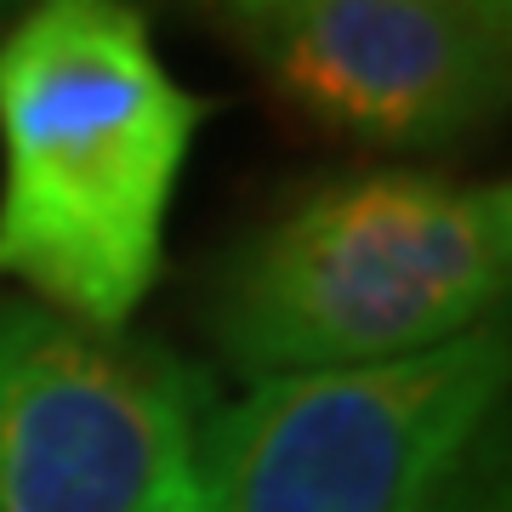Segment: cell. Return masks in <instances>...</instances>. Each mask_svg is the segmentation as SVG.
<instances>
[{
  "instance_id": "7a4b0ae2",
  "label": "cell",
  "mask_w": 512,
  "mask_h": 512,
  "mask_svg": "<svg viewBox=\"0 0 512 512\" xmlns=\"http://www.w3.org/2000/svg\"><path fill=\"white\" fill-rule=\"evenodd\" d=\"M507 274V183L376 165L308 188L228 251L211 342L245 387L399 365L490 325Z\"/></svg>"
},
{
  "instance_id": "3957f363",
  "label": "cell",
  "mask_w": 512,
  "mask_h": 512,
  "mask_svg": "<svg viewBox=\"0 0 512 512\" xmlns=\"http://www.w3.org/2000/svg\"><path fill=\"white\" fill-rule=\"evenodd\" d=\"M501 393L507 336L484 325L399 365L245 387L205 410L194 467L217 512H444Z\"/></svg>"
},
{
  "instance_id": "ba28073f",
  "label": "cell",
  "mask_w": 512,
  "mask_h": 512,
  "mask_svg": "<svg viewBox=\"0 0 512 512\" xmlns=\"http://www.w3.org/2000/svg\"><path fill=\"white\" fill-rule=\"evenodd\" d=\"M200 6H211V12H222L228 23H239V18H251V12H262V6H274V0H200ZM461 6H473V12H484L490 23H501V29H507L512 0H461Z\"/></svg>"
},
{
  "instance_id": "6da1fadb",
  "label": "cell",
  "mask_w": 512,
  "mask_h": 512,
  "mask_svg": "<svg viewBox=\"0 0 512 512\" xmlns=\"http://www.w3.org/2000/svg\"><path fill=\"white\" fill-rule=\"evenodd\" d=\"M211 97L160 63L131 0H23L0 29V285L126 330Z\"/></svg>"
},
{
  "instance_id": "8992f818",
  "label": "cell",
  "mask_w": 512,
  "mask_h": 512,
  "mask_svg": "<svg viewBox=\"0 0 512 512\" xmlns=\"http://www.w3.org/2000/svg\"><path fill=\"white\" fill-rule=\"evenodd\" d=\"M444 512H507V461H501V433H484L473 456L461 461L456 484L444 495Z\"/></svg>"
},
{
  "instance_id": "5b68a950",
  "label": "cell",
  "mask_w": 512,
  "mask_h": 512,
  "mask_svg": "<svg viewBox=\"0 0 512 512\" xmlns=\"http://www.w3.org/2000/svg\"><path fill=\"white\" fill-rule=\"evenodd\" d=\"M234 29L296 120L382 154L461 143L507 97V29L461 0H274Z\"/></svg>"
},
{
  "instance_id": "52a82bcc",
  "label": "cell",
  "mask_w": 512,
  "mask_h": 512,
  "mask_svg": "<svg viewBox=\"0 0 512 512\" xmlns=\"http://www.w3.org/2000/svg\"><path fill=\"white\" fill-rule=\"evenodd\" d=\"M143 512H217V507H211V495H205V484H200V467L183 461V467L160 484V495H154Z\"/></svg>"
},
{
  "instance_id": "9c48e42d",
  "label": "cell",
  "mask_w": 512,
  "mask_h": 512,
  "mask_svg": "<svg viewBox=\"0 0 512 512\" xmlns=\"http://www.w3.org/2000/svg\"><path fill=\"white\" fill-rule=\"evenodd\" d=\"M23 0H0V18H6V12H18Z\"/></svg>"
},
{
  "instance_id": "277c9868",
  "label": "cell",
  "mask_w": 512,
  "mask_h": 512,
  "mask_svg": "<svg viewBox=\"0 0 512 512\" xmlns=\"http://www.w3.org/2000/svg\"><path fill=\"white\" fill-rule=\"evenodd\" d=\"M205 410L171 348L0 296V512H143Z\"/></svg>"
}]
</instances>
